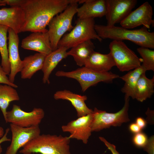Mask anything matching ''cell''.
<instances>
[{"label": "cell", "mask_w": 154, "mask_h": 154, "mask_svg": "<svg viewBox=\"0 0 154 154\" xmlns=\"http://www.w3.org/2000/svg\"><path fill=\"white\" fill-rule=\"evenodd\" d=\"M129 97L125 95V103L122 108L115 113L107 112L95 108L92 113L90 127L92 132L99 131L111 126H119L130 121L128 115Z\"/></svg>", "instance_id": "52a82bcc"}, {"label": "cell", "mask_w": 154, "mask_h": 154, "mask_svg": "<svg viewBox=\"0 0 154 154\" xmlns=\"http://www.w3.org/2000/svg\"><path fill=\"white\" fill-rule=\"evenodd\" d=\"M148 140L147 135L141 131L134 134L132 138L133 144L138 148H143L146 145Z\"/></svg>", "instance_id": "83f0119b"}, {"label": "cell", "mask_w": 154, "mask_h": 154, "mask_svg": "<svg viewBox=\"0 0 154 154\" xmlns=\"http://www.w3.org/2000/svg\"><path fill=\"white\" fill-rule=\"evenodd\" d=\"M109 48L115 66L120 71H129L141 65V58H139L123 41L112 40Z\"/></svg>", "instance_id": "ba28073f"}, {"label": "cell", "mask_w": 154, "mask_h": 154, "mask_svg": "<svg viewBox=\"0 0 154 154\" xmlns=\"http://www.w3.org/2000/svg\"><path fill=\"white\" fill-rule=\"evenodd\" d=\"M4 134V130L3 128L0 126V138H1Z\"/></svg>", "instance_id": "d590c367"}, {"label": "cell", "mask_w": 154, "mask_h": 154, "mask_svg": "<svg viewBox=\"0 0 154 154\" xmlns=\"http://www.w3.org/2000/svg\"><path fill=\"white\" fill-rule=\"evenodd\" d=\"M92 113L79 117L63 125L61 127L62 131L69 133L70 135L68 137L70 139L81 140L84 144H86L92 132L90 125Z\"/></svg>", "instance_id": "4fadbf2b"}, {"label": "cell", "mask_w": 154, "mask_h": 154, "mask_svg": "<svg viewBox=\"0 0 154 154\" xmlns=\"http://www.w3.org/2000/svg\"><path fill=\"white\" fill-rule=\"evenodd\" d=\"M19 100V96L15 88L9 85L0 84V108L5 121L7 109L10 103Z\"/></svg>", "instance_id": "d4e9b609"}, {"label": "cell", "mask_w": 154, "mask_h": 154, "mask_svg": "<svg viewBox=\"0 0 154 154\" xmlns=\"http://www.w3.org/2000/svg\"><path fill=\"white\" fill-rule=\"evenodd\" d=\"M153 10L148 2L143 3L128 16L120 23L121 27L127 29H133L141 25L147 29L154 25L152 19Z\"/></svg>", "instance_id": "7c38bea8"}, {"label": "cell", "mask_w": 154, "mask_h": 154, "mask_svg": "<svg viewBox=\"0 0 154 154\" xmlns=\"http://www.w3.org/2000/svg\"><path fill=\"white\" fill-rule=\"evenodd\" d=\"M94 28L98 36L102 39H110L122 41L128 40L140 47L154 48V32H149L144 27L130 30L121 26L95 24Z\"/></svg>", "instance_id": "7a4b0ae2"}, {"label": "cell", "mask_w": 154, "mask_h": 154, "mask_svg": "<svg viewBox=\"0 0 154 154\" xmlns=\"http://www.w3.org/2000/svg\"><path fill=\"white\" fill-rule=\"evenodd\" d=\"M94 19L78 18L72 29L62 37L59 41L57 48L65 47L69 49L84 41L92 39L101 42L102 39L97 33L94 28Z\"/></svg>", "instance_id": "5b68a950"}, {"label": "cell", "mask_w": 154, "mask_h": 154, "mask_svg": "<svg viewBox=\"0 0 154 154\" xmlns=\"http://www.w3.org/2000/svg\"><path fill=\"white\" fill-rule=\"evenodd\" d=\"M137 50L142 60L141 64L146 71H154V50L150 48L140 47Z\"/></svg>", "instance_id": "4316f807"}, {"label": "cell", "mask_w": 154, "mask_h": 154, "mask_svg": "<svg viewBox=\"0 0 154 154\" xmlns=\"http://www.w3.org/2000/svg\"><path fill=\"white\" fill-rule=\"evenodd\" d=\"M0 84L9 85L15 88L18 87V86L16 84L10 81L8 77L3 70L1 65H0Z\"/></svg>", "instance_id": "f1b7e54d"}, {"label": "cell", "mask_w": 154, "mask_h": 154, "mask_svg": "<svg viewBox=\"0 0 154 154\" xmlns=\"http://www.w3.org/2000/svg\"><path fill=\"white\" fill-rule=\"evenodd\" d=\"M154 93V76L147 78L145 72L142 74L137 83L135 89V99L142 102L151 98Z\"/></svg>", "instance_id": "cb8c5ba5"}, {"label": "cell", "mask_w": 154, "mask_h": 154, "mask_svg": "<svg viewBox=\"0 0 154 154\" xmlns=\"http://www.w3.org/2000/svg\"><path fill=\"white\" fill-rule=\"evenodd\" d=\"M68 49L65 47H58L46 56L41 69L43 74L42 80L44 84L50 83L49 78L51 74L59 62L68 56L67 51Z\"/></svg>", "instance_id": "d6986e66"}, {"label": "cell", "mask_w": 154, "mask_h": 154, "mask_svg": "<svg viewBox=\"0 0 154 154\" xmlns=\"http://www.w3.org/2000/svg\"><path fill=\"white\" fill-rule=\"evenodd\" d=\"M9 130V128H7L6 129L5 133L3 136L0 139V154L1 153L2 151V149L1 145V144L3 142L5 141H11V139L8 138L7 137Z\"/></svg>", "instance_id": "e575fe53"}, {"label": "cell", "mask_w": 154, "mask_h": 154, "mask_svg": "<svg viewBox=\"0 0 154 154\" xmlns=\"http://www.w3.org/2000/svg\"><path fill=\"white\" fill-rule=\"evenodd\" d=\"M75 0H26L21 6L24 14L21 32H44L52 19Z\"/></svg>", "instance_id": "6da1fadb"}, {"label": "cell", "mask_w": 154, "mask_h": 154, "mask_svg": "<svg viewBox=\"0 0 154 154\" xmlns=\"http://www.w3.org/2000/svg\"><path fill=\"white\" fill-rule=\"evenodd\" d=\"M26 0H0V6L8 5L11 7H21Z\"/></svg>", "instance_id": "f546056e"}, {"label": "cell", "mask_w": 154, "mask_h": 154, "mask_svg": "<svg viewBox=\"0 0 154 154\" xmlns=\"http://www.w3.org/2000/svg\"><path fill=\"white\" fill-rule=\"evenodd\" d=\"M99 139L104 143L108 149L111 151L112 154H120L116 150V147L114 145L109 143L103 137H99Z\"/></svg>", "instance_id": "1f68e13d"}, {"label": "cell", "mask_w": 154, "mask_h": 154, "mask_svg": "<svg viewBox=\"0 0 154 154\" xmlns=\"http://www.w3.org/2000/svg\"><path fill=\"white\" fill-rule=\"evenodd\" d=\"M80 0H75L62 13L53 17L48 26V32L52 51L57 48L58 43L65 33L73 28V18L76 13Z\"/></svg>", "instance_id": "277c9868"}, {"label": "cell", "mask_w": 154, "mask_h": 154, "mask_svg": "<svg viewBox=\"0 0 154 154\" xmlns=\"http://www.w3.org/2000/svg\"><path fill=\"white\" fill-rule=\"evenodd\" d=\"M70 141L68 137L40 134L28 142L19 152L22 154H71Z\"/></svg>", "instance_id": "3957f363"}, {"label": "cell", "mask_w": 154, "mask_h": 154, "mask_svg": "<svg viewBox=\"0 0 154 154\" xmlns=\"http://www.w3.org/2000/svg\"><path fill=\"white\" fill-rule=\"evenodd\" d=\"M95 46L91 40L80 43L71 48L67 52L68 56H72L76 64L80 67L84 65L85 62L92 53Z\"/></svg>", "instance_id": "603a6c76"}, {"label": "cell", "mask_w": 154, "mask_h": 154, "mask_svg": "<svg viewBox=\"0 0 154 154\" xmlns=\"http://www.w3.org/2000/svg\"><path fill=\"white\" fill-rule=\"evenodd\" d=\"M21 46L24 49L35 51L46 55L52 51L48 31L33 32L22 40Z\"/></svg>", "instance_id": "9a60e30c"}, {"label": "cell", "mask_w": 154, "mask_h": 154, "mask_svg": "<svg viewBox=\"0 0 154 154\" xmlns=\"http://www.w3.org/2000/svg\"><path fill=\"white\" fill-rule=\"evenodd\" d=\"M135 123L141 129H143L146 127L147 122L142 117H138L135 119Z\"/></svg>", "instance_id": "836d02e7"}, {"label": "cell", "mask_w": 154, "mask_h": 154, "mask_svg": "<svg viewBox=\"0 0 154 154\" xmlns=\"http://www.w3.org/2000/svg\"><path fill=\"white\" fill-rule=\"evenodd\" d=\"M46 55L37 53L25 58L22 60L20 72L21 78L23 79H30L37 71L42 69Z\"/></svg>", "instance_id": "44dd1931"}, {"label": "cell", "mask_w": 154, "mask_h": 154, "mask_svg": "<svg viewBox=\"0 0 154 154\" xmlns=\"http://www.w3.org/2000/svg\"><path fill=\"white\" fill-rule=\"evenodd\" d=\"M9 28L0 25V53L1 56V66L7 75H9L10 65L7 46V33Z\"/></svg>", "instance_id": "484cf974"}, {"label": "cell", "mask_w": 154, "mask_h": 154, "mask_svg": "<svg viewBox=\"0 0 154 154\" xmlns=\"http://www.w3.org/2000/svg\"><path fill=\"white\" fill-rule=\"evenodd\" d=\"M105 15L108 26L120 23L132 11L137 3V0H106Z\"/></svg>", "instance_id": "30bf717a"}, {"label": "cell", "mask_w": 154, "mask_h": 154, "mask_svg": "<svg viewBox=\"0 0 154 154\" xmlns=\"http://www.w3.org/2000/svg\"><path fill=\"white\" fill-rule=\"evenodd\" d=\"M24 19V13L21 7L0 9V25L8 27L18 34L21 32Z\"/></svg>", "instance_id": "2e32d148"}, {"label": "cell", "mask_w": 154, "mask_h": 154, "mask_svg": "<svg viewBox=\"0 0 154 154\" xmlns=\"http://www.w3.org/2000/svg\"><path fill=\"white\" fill-rule=\"evenodd\" d=\"M8 51L11 70L8 77L10 81L14 83L17 74L20 72L22 67V60L20 58L19 51V38L18 34L9 28Z\"/></svg>", "instance_id": "5bb4252c"}, {"label": "cell", "mask_w": 154, "mask_h": 154, "mask_svg": "<svg viewBox=\"0 0 154 154\" xmlns=\"http://www.w3.org/2000/svg\"><path fill=\"white\" fill-rule=\"evenodd\" d=\"M128 128L130 132L134 134L141 132L142 130L135 122L130 123Z\"/></svg>", "instance_id": "d6a6232c"}, {"label": "cell", "mask_w": 154, "mask_h": 154, "mask_svg": "<svg viewBox=\"0 0 154 154\" xmlns=\"http://www.w3.org/2000/svg\"><path fill=\"white\" fill-rule=\"evenodd\" d=\"M82 5L77 9L78 18L85 19L102 17L106 12V0H81Z\"/></svg>", "instance_id": "e0dca14e"}, {"label": "cell", "mask_w": 154, "mask_h": 154, "mask_svg": "<svg viewBox=\"0 0 154 154\" xmlns=\"http://www.w3.org/2000/svg\"><path fill=\"white\" fill-rule=\"evenodd\" d=\"M10 127L12 138L5 154H16L20 148L40 133L39 126L24 128L10 123Z\"/></svg>", "instance_id": "8fae6325"}, {"label": "cell", "mask_w": 154, "mask_h": 154, "mask_svg": "<svg viewBox=\"0 0 154 154\" xmlns=\"http://www.w3.org/2000/svg\"><path fill=\"white\" fill-rule=\"evenodd\" d=\"M44 112L40 108H34L29 112L22 110L20 106L13 105L7 111L5 122L24 128L39 126L44 116Z\"/></svg>", "instance_id": "9c48e42d"}, {"label": "cell", "mask_w": 154, "mask_h": 154, "mask_svg": "<svg viewBox=\"0 0 154 154\" xmlns=\"http://www.w3.org/2000/svg\"><path fill=\"white\" fill-rule=\"evenodd\" d=\"M55 75L58 77H66L76 80L80 84L83 92L100 82H112L114 79L119 77V75L110 72L97 71L85 66L70 72L58 71L56 73Z\"/></svg>", "instance_id": "8992f818"}, {"label": "cell", "mask_w": 154, "mask_h": 154, "mask_svg": "<svg viewBox=\"0 0 154 154\" xmlns=\"http://www.w3.org/2000/svg\"><path fill=\"white\" fill-rule=\"evenodd\" d=\"M56 100H66L70 102L76 109L78 117L92 113L93 110L86 106L85 101L87 99L86 95L74 93L66 90L56 92L54 95Z\"/></svg>", "instance_id": "ac0fdd59"}, {"label": "cell", "mask_w": 154, "mask_h": 154, "mask_svg": "<svg viewBox=\"0 0 154 154\" xmlns=\"http://www.w3.org/2000/svg\"><path fill=\"white\" fill-rule=\"evenodd\" d=\"M148 154H154V137H151L149 139L146 145L143 148Z\"/></svg>", "instance_id": "4dcf8cb0"}, {"label": "cell", "mask_w": 154, "mask_h": 154, "mask_svg": "<svg viewBox=\"0 0 154 154\" xmlns=\"http://www.w3.org/2000/svg\"><path fill=\"white\" fill-rule=\"evenodd\" d=\"M146 71L142 64L119 78L125 83L121 91L129 97L135 99V88L138 80L141 75Z\"/></svg>", "instance_id": "7402d4cb"}, {"label": "cell", "mask_w": 154, "mask_h": 154, "mask_svg": "<svg viewBox=\"0 0 154 154\" xmlns=\"http://www.w3.org/2000/svg\"><path fill=\"white\" fill-rule=\"evenodd\" d=\"M115 66L112 57L109 52L103 54L94 51L86 60L84 66L101 72H109Z\"/></svg>", "instance_id": "ffe728a7"}]
</instances>
